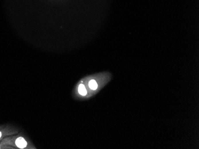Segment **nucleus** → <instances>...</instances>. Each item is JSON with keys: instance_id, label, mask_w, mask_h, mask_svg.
Wrapping results in <instances>:
<instances>
[{"instance_id": "obj_1", "label": "nucleus", "mask_w": 199, "mask_h": 149, "mask_svg": "<svg viewBox=\"0 0 199 149\" xmlns=\"http://www.w3.org/2000/svg\"><path fill=\"white\" fill-rule=\"evenodd\" d=\"M14 144L19 148L22 149V148H26L28 147L29 148H30L28 141L25 140V138L22 137H19L15 140Z\"/></svg>"}, {"instance_id": "obj_2", "label": "nucleus", "mask_w": 199, "mask_h": 149, "mask_svg": "<svg viewBox=\"0 0 199 149\" xmlns=\"http://www.w3.org/2000/svg\"><path fill=\"white\" fill-rule=\"evenodd\" d=\"M88 86L89 87V88L92 90H95L98 88V83L94 79H91L88 83Z\"/></svg>"}, {"instance_id": "obj_3", "label": "nucleus", "mask_w": 199, "mask_h": 149, "mask_svg": "<svg viewBox=\"0 0 199 149\" xmlns=\"http://www.w3.org/2000/svg\"><path fill=\"white\" fill-rule=\"evenodd\" d=\"M78 92L82 96H86L87 94V90L83 84H79L78 87Z\"/></svg>"}, {"instance_id": "obj_4", "label": "nucleus", "mask_w": 199, "mask_h": 149, "mask_svg": "<svg viewBox=\"0 0 199 149\" xmlns=\"http://www.w3.org/2000/svg\"><path fill=\"white\" fill-rule=\"evenodd\" d=\"M2 137V132L0 131V138H1Z\"/></svg>"}, {"instance_id": "obj_5", "label": "nucleus", "mask_w": 199, "mask_h": 149, "mask_svg": "<svg viewBox=\"0 0 199 149\" xmlns=\"http://www.w3.org/2000/svg\"></svg>"}]
</instances>
